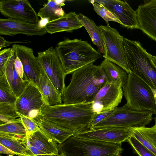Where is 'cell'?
<instances>
[{
    "label": "cell",
    "mask_w": 156,
    "mask_h": 156,
    "mask_svg": "<svg viewBox=\"0 0 156 156\" xmlns=\"http://www.w3.org/2000/svg\"><path fill=\"white\" fill-rule=\"evenodd\" d=\"M108 82L102 68L91 63L72 73L70 82L61 94L63 104L91 103Z\"/></svg>",
    "instance_id": "1"
},
{
    "label": "cell",
    "mask_w": 156,
    "mask_h": 156,
    "mask_svg": "<svg viewBox=\"0 0 156 156\" xmlns=\"http://www.w3.org/2000/svg\"><path fill=\"white\" fill-rule=\"evenodd\" d=\"M96 113L89 103L44 106L40 118L75 133L90 129Z\"/></svg>",
    "instance_id": "2"
},
{
    "label": "cell",
    "mask_w": 156,
    "mask_h": 156,
    "mask_svg": "<svg viewBox=\"0 0 156 156\" xmlns=\"http://www.w3.org/2000/svg\"><path fill=\"white\" fill-rule=\"evenodd\" d=\"M55 48L66 75L101 57L100 52L81 39L66 38L59 42Z\"/></svg>",
    "instance_id": "3"
},
{
    "label": "cell",
    "mask_w": 156,
    "mask_h": 156,
    "mask_svg": "<svg viewBox=\"0 0 156 156\" xmlns=\"http://www.w3.org/2000/svg\"><path fill=\"white\" fill-rule=\"evenodd\" d=\"M123 46L130 73L141 79L151 88L156 89V67L151 59V54L138 41L124 38Z\"/></svg>",
    "instance_id": "4"
},
{
    "label": "cell",
    "mask_w": 156,
    "mask_h": 156,
    "mask_svg": "<svg viewBox=\"0 0 156 156\" xmlns=\"http://www.w3.org/2000/svg\"><path fill=\"white\" fill-rule=\"evenodd\" d=\"M122 144L87 139L72 136L58 144L59 154L64 156H116L123 149Z\"/></svg>",
    "instance_id": "5"
},
{
    "label": "cell",
    "mask_w": 156,
    "mask_h": 156,
    "mask_svg": "<svg viewBox=\"0 0 156 156\" xmlns=\"http://www.w3.org/2000/svg\"><path fill=\"white\" fill-rule=\"evenodd\" d=\"M122 89L126 101L125 105L127 108L156 114V105L151 87L141 79L132 73H128Z\"/></svg>",
    "instance_id": "6"
},
{
    "label": "cell",
    "mask_w": 156,
    "mask_h": 156,
    "mask_svg": "<svg viewBox=\"0 0 156 156\" xmlns=\"http://www.w3.org/2000/svg\"><path fill=\"white\" fill-rule=\"evenodd\" d=\"M153 113L130 109L125 105L117 107L109 115L90 129L110 127L135 128L145 126L152 121Z\"/></svg>",
    "instance_id": "7"
},
{
    "label": "cell",
    "mask_w": 156,
    "mask_h": 156,
    "mask_svg": "<svg viewBox=\"0 0 156 156\" xmlns=\"http://www.w3.org/2000/svg\"><path fill=\"white\" fill-rule=\"evenodd\" d=\"M102 31L104 46L103 56L116 64L130 73L126 60L123 41L124 37L115 28L109 26H100Z\"/></svg>",
    "instance_id": "8"
},
{
    "label": "cell",
    "mask_w": 156,
    "mask_h": 156,
    "mask_svg": "<svg viewBox=\"0 0 156 156\" xmlns=\"http://www.w3.org/2000/svg\"><path fill=\"white\" fill-rule=\"evenodd\" d=\"M37 53V57L45 73L61 95L66 87L65 79L66 75L55 48L52 46Z\"/></svg>",
    "instance_id": "9"
},
{
    "label": "cell",
    "mask_w": 156,
    "mask_h": 156,
    "mask_svg": "<svg viewBox=\"0 0 156 156\" xmlns=\"http://www.w3.org/2000/svg\"><path fill=\"white\" fill-rule=\"evenodd\" d=\"M15 105L17 113L35 120L45 105L37 87L30 82L17 98Z\"/></svg>",
    "instance_id": "10"
},
{
    "label": "cell",
    "mask_w": 156,
    "mask_h": 156,
    "mask_svg": "<svg viewBox=\"0 0 156 156\" xmlns=\"http://www.w3.org/2000/svg\"><path fill=\"white\" fill-rule=\"evenodd\" d=\"M0 12L8 18L30 23H38L37 13L27 0H2Z\"/></svg>",
    "instance_id": "11"
},
{
    "label": "cell",
    "mask_w": 156,
    "mask_h": 156,
    "mask_svg": "<svg viewBox=\"0 0 156 156\" xmlns=\"http://www.w3.org/2000/svg\"><path fill=\"white\" fill-rule=\"evenodd\" d=\"M12 46L15 56L23 64L24 79L37 87L40 76L44 71L37 57L34 55L33 50L19 44H14Z\"/></svg>",
    "instance_id": "12"
},
{
    "label": "cell",
    "mask_w": 156,
    "mask_h": 156,
    "mask_svg": "<svg viewBox=\"0 0 156 156\" xmlns=\"http://www.w3.org/2000/svg\"><path fill=\"white\" fill-rule=\"evenodd\" d=\"M121 85L107 82L91 102L97 114L114 109L121 102L123 95Z\"/></svg>",
    "instance_id": "13"
},
{
    "label": "cell",
    "mask_w": 156,
    "mask_h": 156,
    "mask_svg": "<svg viewBox=\"0 0 156 156\" xmlns=\"http://www.w3.org/2000/svg\"><path fill=\"white\" fill-rule=\"evenodd\" d=\"M134 129L132 128L110 127L89 129L75 133L74 135L86 139L122 144L127 141L133 135Z\"/></svg>",
    "instance_id": "14"
},
{
    "label": "cell",
    "mask_w": 156,
    "mask_h": 156,
    "mask_svg": "<svg viewBox=\"0 0 156 156\" xmlns=\"http://www.w3.org/2000/svg\"><path fill=\"white\" fill-rule=\"evenodd\" d=\"M94 1L102 4L113 14L123 27L131 29H140L136 11L126 2L119 0Z\"/></svg>",
    "instance_id": "15"
},
{
    "label": "cell",
    "mask_w": 156,
    "mask_h": 156,
    "mask_svg": "<svg viewBox=\"0 0 156 156\" xmlns=\"http://www.w3.org/2000/svg\"><path fill=\"white\" fill-rule=\"evenodd\" d=\"M39 22L30 23L11 18L0 19V34L10 36L19 34L28 36H42L47 33Z\"/></svg>",
    "instance_id": "16"
},
{
    "label": "cell",
    "mask_w": 156,
    "mask_h": 156,
    "mask_svg": "<svg viewBox=\"0 0 156 156\" xmlns=\"http://www.w3.org/2000/svg\"><path fill=\"white\" fill-rule=\"evenodd\" d=\"M136 11L140 29L156 41V0L146 1Z\"/></svg>",
    "instance_id": "17"
},
{
    "label": "cell",
    "mask_w": 156,
    "mask_h": 156,
    "mask_svg": "<svg viewBox=\"0 0 156 156\" xmlns=\"http://www.w3.org/2000/svg\"><path fill=\"white\" fill-rule=\"evenodd\" d=\"M83 27L75 12H70L57 19L47 23L44 28L47 33L51 34L71 32Z\"/></svg>",
    "instance_id": "18"
},
{
    "label": "cell",
    "mask_w": 156,
    "mask_h": 156,
    "mask_svg": "<svg viewBox=\"0 0 156 156\" xmlns=\"http://www.w3.org/2000/svg\"><path fill=\"white\" fill-rule=\"evenodd\" d=\"M40 130L48 138L61 144L75 133L71 131L55 125L38 118L35 120Z\"/></svg>",
    "instance_id": "19"
},
{
    "label": "cell",
    "mask_w": 156,
    "mask_h": 156,
    "mask_svg": "<svg viewBox=\"0 0 156 156\" xmlns=\"http://www.w3.org/2000/svg\"><path fill=\"white\" fill-rule=\"evenodd\" d=\"M37 87L42 95L46 106H53L62 103L61 94L44 72L40 76Z\"/></svg>",
    "instance_id": "20"
},
{
    "label": "cell",
    "mask_w": 156,
    "mask_h": 156,
    "mask_svg": "<svg viewBox=\"0 0 156 156\" xmlns=\"http://www.w3.org/2000/svg\"><path fill=\"white\" fill-rule=\"evenodd\" d=\"M28 145L33 146L45 153L59 154L58 143L46 136L39 129L34 133L27 136Z\"/></svg>",
    "instance_id": "21"
},
{
    "label": "cell",
    "mask_w": 156,
    "mask_h": 156,
    "mask_svg": "<svg viewBox=\"0 0 156 156\" xmlns=\"http://www.w3.org/2000/svg\"><path fill=\"white\" fill-rule=\"evenodd\" d=\"M77 17L87 31L93 44L97 47L98 51L104 54V40L100 26H97L93 20L81 13L77 14Z\"/></svg>",
    "instance_id": "22"
},
{
    "label": "cell",
    "mask_w": 156,
    "mask_h": 156,
    "mask_svg": "<svg viewBox=\"0 0 156 156\" xmlns=\"http://www.w3.org/2000/svg\"><path fill=\"white\" fill-rule=\"evenodd\" d=\"M100 66L102 68L109 82L120 84L123 88L125 85L128 73L120 66L105 59Z\"/></svg>",
    "instance_id": "23"
},
{
    "label": "cell",
    "mask_w": 156,
    "mask_h": 156,
    "mask_svg": "<svg viewBox=\"0 0 156 156\" xmlns=\"http://www.w3.org/2000/svg\"><path fill=\"white\" fill-rule=\"evenodd\" d=\"M133 136L156 156V127L134 128Z\"/></svg>",
    "instance_id": "24"
},
{
    "label": "cell",
    "mask_w": 156,
    "mask_h": 156,
    "mask_svg": "<svg viewBox=\"0 0 156 156\" xmlns=\"http://www.w3.org/2000/svg\"><path fill=\"white\" fill-rule=\"evenodd\" d=\"M65 1L49 0L41 8L37 14L41 20L46 19L48 22L57 19L65 15L62 6L65 5Z\"/></svg>",
    "instance_id": "25"
},
{
    "label": "cell",
    "mask_w": 156,
    "mask_h": 156,
    "mask_svg": "<svg viewBox=\"0 0 156 156\" xmlns=\"http://www.w3.org/2000/svg\"><path fill=\"white\" fill-rule=\"evenodd\" d=\"M0 144L11 150L18 156H34L28 147L27 140L23 141L0 134Z\"/></svg>",
    "instance_id": "26"
},
{
    "label": "cell",
    "mask_w": 156,
    "mask_h": 156,
    "mask_svg": "<svg viewBox=\"0 0 156 156\" xmlns=\"http://www.w3.org/2000/svg\"><path fill=\"white\" fill-rule=\"evenodd\" d=\"M0 134L25 141L27 132L21 121L0 125Z\"/></svg>",
    "instance_id": "27"
},
{
    "label": "cell",
    "mask_w": 156,
    "mask_h": 156,
    "mask_svg": "<svg viewBox=\"0 0 156 156\" xmlns=\"http://www.w3.org/2000/svg\"><path fill=\"white\" fill-rule=\"evenodd\" d=\"M16 99L4 73L0 76V103L15 104Z\"/></svg>",
    "instance_id": "28"
},
{
    "label": "cell",
    "mask_w": 156,
    "mask_h": 156,
    "mask_svg": "<svg viewBox=\"0 0 156 156\" xmlns=\"http://www.w3.org/2000/svg\"><path fill=\"white\" fill-rule=\"evenodd\" d=\"M92 4L94 10L105 20L107 26L109 25L108 22L109 21L117 22L121 25L117 17L103 5L96 2Z\"/></svg>",
    "instance_id": "29"
},
{
    "label": "cell",
    "mask_w": 156,
    "mask_h": 156,
    "mask_svg": "<svg viewBox=\"0 0 156 156\" xmlns=\"http://www.w3.org/2000/svg\"><path fill=\"white\" fill-rule=\"evenodd\" d=\"M29 83L20 77L14 67L13 78L11 87L17 98L21 94Z\"/></svg>",
    "instance_id": "30"
},
{
    "label": "cell",
    "mask_w": 156,
    "mask_h": 156,
    "mask_svg": "<svg viewBox=\"0 0 156 156\" xmlns=\"http://www.w3.org/2000/svg\"><path fill=\"white\" fill-rule=\"evenodd\" d=\"M126 142L131 146L134 153L138 156H156L133 135Z\"/></svg>",
    "instance_id": "31"
},
{
    "label": "cell",
    "mask_w": 156,
    "mask_h": 156,
    "mask_svg": "<svg viewBox=\"0 0 156 156\" xmlns=\"http://www.w3.org/2000/svg\"><path fill=\"white\" fill-rule=\"evenodd\" d=\"M22 123L27 132V136L32 134L40 129L36 121L29 117L18 113Z\"/></svg>",
    "instance_id": "32"
},
{
    "label": "cell",
    "mask_w": 156,
    "mask_h": 156,
    "mask_svg": "<svg viewBox=\"0 0 156 156\" xmlns=\"http://www.w3.org/2000/svg\"><path fill=\"white\" fill-rule=\"evenodd\" d=\"M0 114L15 118H20L17 113L15 104L0 103Z\"/></svg>",
    "instance_id": "33"
},
{
    "label": "cell",
    "mask_w": 156,
    "mask_h": 156,
    "mask_svg": "<svg viewBox=\"0 0 156 156\" xmlns=\"http://www.w3.org/2000/svg\"><path fill=\"white\" fill-rule=\"evenodd\" d=\"M15 58V56L12 50V53L5 65L4 70V73L10 87L13 78L14 62Z\"/></svg>",
    "instance_id": "34"
},
{
    "label": "cell",
    "mask_w": 156,
    "mask_h": 156,
    "mask_svg": "<svg viewBox=\"0 0 156 156\" xmlns=\"http://www.w3.org/2000/svg\"><path fill=\"white\" fill-rule=\"evenodd\" d=\"M12 52V48H5L0 52V76L4 74L5 66Z\"/></svg>",
    "instance_id": "35"
},
{
    "label": "cell",
    "mask_w": 156,
    "mask_h": 156,
    "mask_svg": "<svg viewBox=\"0 0 156 156\" xmlns=\"http://www.w3.org/2000/svg\"><path fill=\"white\" fill-rule=\"evenodd\" d=\"M114 110L99 114L96 113L90 124L89 129H91L93 126L108 117L112 113Z\"/></svg>",
    "instance_id": "36"
},
{
    "label": "cell",
    "mask_w": 156,
    "mask_h": 156,
    "mask_svg": "<svg viewBox=\"0 0 156 156\" xmlns=\"http://www.w3.org/2000/svg\"><path fill=\"white\" fill-rule=\"evenodd\" d=\"M14 65L15 69L18 75L21 78L23 79L24 71L23 65L20 59L16 56H15Z\"/></svg>",
    "instance_id": "37"
},
{
    "label": "cell",
    "mask_w": 156,
    "mask_h": 156,
    "mask_svg": "<svg viewBox=\"0 0 156 156\" xmlns=\"http://www.w3.org/2000/svg\"><path fill=\"white\" fill-rule=\"evenodd\" d=\"M28 146L30 149L34 154V156H64L62 154H60L58 155L47 154L40 151L33 146L29 145Z\"/></svg>",
    "instance_id": "38"
},
{
    "label": "cell",
    "mask_w": 156,
    "mask_h": 156,
    "mask_svg": "<svg viewBox=\"0 0 156 156\" xmlns=\"http://www.w3.org/2000/svg\"><path fill=\"white\" fill-rule=\"evenodd\" d=\"M21 121L20 118H15L0 114V125L5 123L17 122Z\"/></svg>",
    "instance_id": "39"
},
{
    "label": "cell",
    "mask_w": 156,
    "mask_h": 156,
    "mask_svg": "<svg viewBox=\"0 0 156 156\" xmlns=\"http://www.w3.org/2000/svg\"><path fill=\"white\" fill-rule=\"evenodd\" d=\"M17 43H27V41L23 42V41H6L2 37L0 36V49H1L2 48L9 46L13 44Z\"/></svg>",
    "instance_id": "40"
},
{
    "label": "cell",
    "mask_w": 156,
    "mask_h": 156,
    "mask_svg": "<svg viewBox=\"0 0 156 156\" xmlns=\"http://www.w3.org/2000/svg\"><path fill=\"white\" fill-rule=\"evenodd\" d=\"M0 153L8 155H16V154L11 150L0 144Z\"/></svg>",
    "instance_id": "41"
},
{
    "label": "cell",
    "mask_w": 156,
    "mask_h": 156,
    "mask_svg": "<svg viewBox=\"0 0 156 156\" xmlns=\"http://www.w3.org/2000/svg\"><path fill=\"white\" fill-rule=\"evenodd\" d=\"M150 57L152 61L156 67V56H153L151 54Z\"/></svg>",
    "instance_id": "42"
},
{
    "label": "cell",
    "mask_w": 156,
    "mask_h": 156,
    "mask_svg": "<svg viewBox=\"0 0 156 156\" xmlns=\"http://www.w3.org/2000/svg\"><path fill=\"white\" fill-rule=\"evenodd\" d=\"M151 89L153 94L155 102L156 105V89L152 88L151 87Z\"/></svg>",
    "instance_id": "43"
},
{
    "label": "cell",
    "mask_w": 156,
    "mask_h": 156,
    "mask_svg": "<svg viewBox=\"0 0 156 156\" xmlns=\"http://www.w3.org/2000/svg\"><path fill=\"white\" fill-rule=\"evenodd\" d=\"M154 121H155V125H154L156 127V116L154 118Z\"/></svg>",
    "instance_id": "44"
},
{
    "label": "cell",
    "mask_w": 156,
    "mask_h": 156,
    "mask_svg": "<svg viewBox=\"0 0 156 156\" xmlns=\"http://www.w3.org/2000/svg\"><path fill=\"white\" fill-rule=\"evenodd\" d=\"M8 156H13V155H9Z\"/></svg>",
    "instance_id": "45"
},
{
    "label": "cell",
    "mask_w": 156,
    "mask_h": 156,
    "mask_svg": "<svg viewBox=\"0 0 156 156\" xmlns=\"http://www.w3.org/2000/svg\"><path fill=\"white\" fill-rule=\"evenodd\" d=\"M116 156H121L120 155H118Z\"/></svg>",
    "instance_id": "46"
},
{
    "label": "cell",
    "mask_w": 156,
    "mask_h": 156,
    "mask_svg": "<svg viewBox=\"0 0 156 156\" xmlns=\"http://www.w3.org/2000/svg\"></svg>",
    "instance_id": "47"
},
{
    "label": "cell",
    "mask_w": 156,
    "mask_h": 156,
    "mask_svg": "<svg viewBox=\"0 0 156 156\" xmlns=\"http://www.w3.org/2000/svg\"></svg>",
    "instance_id": "48"
}]
</instances>
